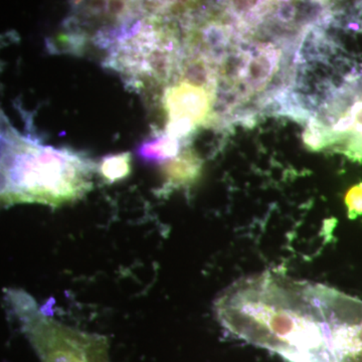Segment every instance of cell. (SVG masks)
I'll return each instance as SVG.
<instances>
[{"label":"cell","instance_id":"cell-1","mask_svg":"<svg viewBox=\"0 0 362 362\" xmlns=\"http://www.w3.org/2000/svg\"><path fill=\"white\" fill-rule=\"evenodd\" d=\"M228 332L288 362H330L313 284L265 272L233 283L214 302Z\"/></svg>","mask_w":362,"mask_h":362},{"label":"cell","instance_id":"cell-2","mask_svg":"<svg viewBox=\"0 0 362 362\" xmlns=\"http://www.w3.org/2000/svg\"><path fill=\"white\" fill-rule=\"evenodd\" d=\"M0 168L6 178V207H58L78 201L92 189L97 165L80 152L40 144L14 131L0 152Z\"/></svg>","mask_w":362,"mask_h":362},{"label":"cell","instance_id":"cell-3","mask_svg":"<svg viewBox=\"0 0 362 362\" xmlns=\"http://www.w3.org/2000/svg\"><path fill=\"white\" fill-rule=\"evenodd\" d=\"M4 299L40 361L110 362L109 345L104 337L59 322L23 290H6Z\"/></svg>","mask_w":362,"mask_h":362},{"label":"cell","instance_id":"cell-4","mask_svg":"<svg viewBox=\"0 0 362 362\" xmlns=\"http://www.w3.org/2000/svg\"><path fill=\"white\" fill-rule=\"evenodd\" d=\"M324 322L330 362H362V300L313 284Z\"/></svg>","mask_w":362,"mask_h":362},{"label":"cell","instance_id":"cell-5","mask_svg":"<svg viewBox=\"0 0 362 362\" xmlns=\"http://www.w3.org/2000/svg\"><path fill=\"white\" fill-rule=\"evenodd\" d=\"M162 101L168 116L165 132L183 141L209 120L214 92L180 78L165 90Z\"/></svg>","mask_w":362,"mask_h":362},{"label":"cell","instance_id":"cell-6","mask_svg":"<svg viewBox=\"0 0 362 362\" xmlns=\"http://www.w3.org/2000/svg\"><path fill=\"white\" fill-rule=\"evenodd\" d=\"M280 64V54L272 45L258 47L245 57L240 76L247 90L259 93L266 89Z\"/></svg>","mask_w":362,"mask_h":362},{"label":"cell","instance_id":"cell-7","mask_svg":"<svg viewBox=\"0 0 362 362\" xmlns=\"http://www.w3.org/2000/svg\"><path fill=\"white\" fill-rule=\"evenodd\" d=\"M202 166L204 162L197 152L189 147L183 148L175 158L162 164L163 187L161 192H168L194 185L201 177Z\"/></svg>","mask_w":362,"mask_h":362},{"label":"cell","instance_id":"cell-8","mask_svg":"<svg viewBox=\"0 0 362 362\" xmlns=\"http://www.w3.org/2000/svg\"><path fill=\"white\" fill-rule=\"evenodd\" d=\"M182 142L175 136L164 132L141 143L137 148V156L144 161L164 163L178 156L183 149Z\"/></svg>","mask_w":362,"mask_h":362},{"label":"cell","instance_id":"cell-9","mask_svg":"<svg viewBox=\"0 0 362 362\" xmlns=\"http://www.w3.org/2000/svg\"><path fill=\"white\" fill-rule=\"evenodd\" d=\"M131 154L129 152L111 154L104 157L97 165L98 173L108 183L125 180L131 173Z\"/></svg>","mask_w":362,"mask_h":362},{"label":"cell","instance_id":"cell-10","mask_svg":"<svg viewBox=\"0 0 362 362\" xmlns=\"http://www.w3.org/2000/svg\"><path fill=\"white\" fill-rule=\"evenodd\" d=\"M345 204L350 220L362 216V182L350 188L345 195Z\"/></svg>","mask_w":362,"mask_h":362},{"label":"cell","instance_id":"cell-11","mask_svg":"<svg viewBox=\"0 0 362 362\" xmlns=\"http://www.w3.org/2000/svg\"><path fill=\"white\" fill-rule=\"evenodd\" d=\"M13 129V128L7 122L6 117L0 112V148L4 147L2 145L6 144L7 138Z\"/></svg>","mask_w":362,"mask_h":362}]
</instances>
